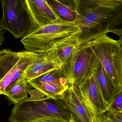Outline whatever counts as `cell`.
Wrapping results in <instances>:
<instances>
[{
  "mask_svg": "<svg viewBox=\"0 0 122 122\" xmlns=\"http://www.w3.org/2000/svg\"><path fill=\"white\" fill-rule=\"evenodd\" d=\"M99 63L88 42L81 45L71 60L59 71L67 86L75 87L94 75Z\"/></svg>",
  "mask_w": 122,
  "mask_h": 122,
  "instance_id": "5",
  "label": "cell"
},
{
  "mask_svg": "<svg viewBox=\"0 0 122 122\" xmlns=\"http://www.w3.org/2000/svg\"><path fill=\"white\" fill-rule=\"evenodd\" d=\"M54 117L71 121L64 97L54 100L46 96L40 100L25 99L15 104L10 122H31L38 118Z\"/></svg>",
  "mask_w": 122,
  "mask_h": 122,
  "instance_id": "2",
  "label": "cell"
},
{
  "mask_svg": "<svg viewBox=\"0 0 122 122\" xmlns=\"http://www.w3.org/2000/svg\"><path fill=\"white\" fill-rule=\"evenodd\" d=\"M61 67L53 48L40 54L38 58L25 72L27 82L47 73Z\"/></svg>",
  "mask_w": 122,
  "mask_h": 122,
  "instance_id": "10",
  "label": "cell"
},
{
  "mask_svg": "<svg viewBox=\"0 0 122 122\" xmlns=\"http://www.w3.org/2000/svg\"><path fill=\"white\" fill-rule=\"evenodd\" d=\"M59 69L53 70L32 80L36 82L48 83L61 86H67L66 85L65 80L61 75Z\"/></svg>",
  "mask_w": 122,
  "mask_h": 122,
  "instance_id": "17",
  "label": "cell"
},
{
  "mask_svg": "<svg viewBox=\"0 0 122 122\" xmlns=\"http://www.w3.org/2000/svg\"><path fill=\"white\" fill-rule=\"evenodd\" d=\"M89 115L91 122H101L108 109L102 97L95 73L73 87Z\"/></svg>",
  "mask_w": 122,
  "mask_h": 122,
  "instance_id": "8",
  "label": "cell"
},
{
  "mask_svg": "<svg viewBox=\"0 0 122 122\" xmlns=\"http://www.w3.org/2000/svg\"><path fill=\"white\" fill-rule=\"evenodd\" d=\"M4 30L1 26L0 22V48L5 42V38L4 36Z\"/></svg>",
  "mask_w": 122,
  "mask_h": 122,
  "instance_id": "22",
  "label": "cell"
},
{
  "mask_svg": "<svg viewBox=\"0 0 122 122\" xmlns=\"http://www.w3.org/2000/svg\"><path fill=\"white\" fill-rule=\"evenodd\" d=\"M77 33L65 38L58 41L53 46L56 56L61 67L69 62L82 45Z\"/></svg>",
  "mask_w": 122,
  "mask_h": 122,
  "instance_id": "12",
  "label": "cell"
},
{
  "mask_svg": "<svg viewBox=\"0 0 122 122\" xmlns=\"http://www.w3.org/2000/svg\"><path fill=\"white\" fill-rule=\"evenodd\" d=\"M31 122H71V121L54 117H43L38 118Z\"/></svg>",
  "mask_w": 122,
  "mask_h": 122,
  "instance_id": "20",
  "label": "cell"
},
{
  "mask_svg": "<svg viewBox=\"0 0 122 122\" xmlns=\"http://www.w3.org/2000/svg\"><path fill=\"white\" fill-rule=\"evenodd\" d=\"M108 111L122 112V88L115 93Z\"/></svg>",
  "mask_w": 122,
  "mask_h": 122,
  "instance_id": "18",
  "label": "cell"
},
{
  "mask_svg": "<svg viewBox=\"0 0 122 122\" xmlns=\"http://www.w3.org/2000/svg\"><path fill=\"white\" fill-rule=\"evenodd\" d=\"M89 42L110 78L116 92L122 88V39L115 40L105 34Z\"/></svg>",
  "mask_w": 122,
  "mask_h": 122,
  "instance_id": "4",
  "label": "cell"
},
{
  "mask_svg": "<svg viewBox=\"0 0 122 122\" xmlns=\"http://www.w3.org/2000/svg\"><path fill=\"white\" fill-rule=\"evenodd\" d=\"M3 16L0 22L3 30L16 39L24 37L34 29L25 0H1Z\"/></svg>",
  "mask_w": 122,
  "mask_h": 122,
  "instance_id": "7",
  "label": "cell"
},
{
  "mask_svg": "<svg viewBox=\"0 0 122 122\" xmlns=\"http://www.w3.org/2000/svg\"><path fill=\"white\" fill-rule=\"evenodd\" d=\"M95 76L102 97L108 110L116 93L115 89L109 76L100 62Z\"/></svg>",
  "mask_w": 122,
  "mask_h": 122,
  "instance_id": "13",
  "label": "cell"
},
{
  "mask_svg": "<svg viewBox=\"0 0 122 122\" xmlns=\"http://www.w3.org/2000/svg\"><path fill=\"white\" fill-rule=\"evenodd\" d=\"M25 2L34 29L64 20L54 12L46 0H25Z\"/></svg>",
  "mask_w": 122,
  "mask_h": 122,
  "instance_id": "9",
  "label": "cell"
},
{
  "mask_svg": "<svg viewBox=\"0 0 122 122\" xmlns=\"http://www.w3.org/2000/svg\"><path fill=\"white\" fill-rule=\"evenodd\" d=\"M76 17L74 22L81 31V44L108 33L122 39V0H76Z\"/></svg>",
  "mask_w": 122,
  "mask_h": 122,
  "instance_id": "1",
  "label": "cell"
},
{
  "mask_svg": "<svg viewBox=\"0 0 122 122\" xmlns=\"http://www.w3.org/2000/svg\"><path fill=\"white\" fill-rule=\"evenodd\" d=\"M28 93L30 95V98H28L30 100H40L45 97L46 96L40 91L35 89V90H31Z\"/></svg>",
  "mask_w": 122,
  "mask_h": 122,
  "instance_id": "21",
  "label": "cell"
},
{
  "mask_svg": "<svg viewBox=\"0 0 122 122\" xmlns=\"http://www.w3.org/2000/svg\"><path fill=\"white\" fill-rule=\"evenodd\" d=\"M32 87L25 80V73L8 88L3 95L6 96L15 105L27 99L28 94Z\"/></svg>",
  "mask_w": 122,
  "mask_h": 122,
  "instance_id": "15",
  "label": "cell"
},
{
  "mask_svg": "<svg viewBox=\"0 0 122 122\" xmlns=\"http://www.w3.org/2000/svg\"><path fill=\"white\" fill-rule=\"evenodd\" d=\"M101 122H122V112L108 111L103 114Z\"/></svg>",
  "mask_w": 122,
  "mask_h": 122,
  "instance_id": "19",
  "label": "cell"
},
{
  "mask_svg": "<svg viewBox=\"0 0 122 122\" xmlns=\"http://www.w3.org/2000/svg\"><path fill=\"white\" fill-rule=\"evenodd\" d=\"M32 87L40 91L46 96L54 100H57L64 97V94L68 88V86H63L52 83L36 82L32 80L28 82Z\"/></svg>",
  "mask_w": 122,
  "mask_h": 122,
  "instance_id": "16",
  "label": "cell"
},
{
  "mask_svg": "<svg viewBox=\"0 0 122 122\" xmlns=\"http://www.w3.org/2000/svg\"><path fill=\"white\" fill-rule=\"evenodd\" d=\"M40 55L26 50H0V95H3L25 73Z\"/></svg>",
  "mask_w": 122,
  "mask_h": 122,
  "instance_id": "6",
  "label": "cell"
},
{
  "mask_svg": "<svg viewBox=\"0 0 122 122\" xmlns=\"http://www.w3.org/2000/svg\"><path fill=\"white\" fill-rule=\"evenodd\" d=\"M81 33L74 22L63 20L33 30L21 42L25 50L41 54L52 49L61 40Z\"/></svg>",
  "mask_w": 122,
  "mask_h": 122,
  "instance_id": "3",
  "label": "cell"
},
{
  "mask_svg": "<svg viewBox=\"0 0 122 122\" xmlns=\"http://www.w3.org/2000/svg\"><path fill=\"white\" fill-rule=\"evenodd\" d=\"M54 12L65 21L74 22L76 17V0H46Z\"/></svg>",
  "mask_w": 122,
  "mask_h": 122,
  "instance_id": "14",
  "label": "cell"
},
{
  "mask_svg": "<svg viewBox=\"0 0 122 122\" xmlns=\"http://www.w3.org/2000/svg\"><path fill=\"white\" fill-rule=\"evenodd\" d=\"M71 122H91L73 87H69L64 96Z\"/></svg>",
  "mask_w": 122,
  "mask_h": 122,
  "instance_id": "11",
  "label": "cell"
}]
</instances>
